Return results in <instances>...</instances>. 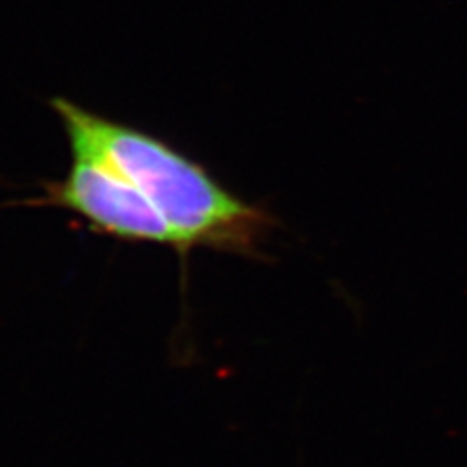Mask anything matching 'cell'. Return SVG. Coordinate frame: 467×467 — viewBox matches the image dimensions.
<instances>
[{"instance_id":"cell-1","label":"cell","mask_w":467,"mask_h":467,"mask_svg":"<svg viewBox=\"0 0 467 467\" xmlns=\"http://www.w3.org/2000/svg\"><path fill=\"white\" fill-rule=\"evenodd\" d=\"M68 150L90 154L125 178L162 214L185 261L197 247L252 255L273 226L265 209L230 193L199 162L149 130L49 98Z\"/></svg>"},{"instance_id":"cell-2","label":"cell","mask_w":467,"mask_h":467,"mask_svg":"<svg viewBox=\"0 0 467 467\" xmlns=\"http://www.w3.org/2000/svg\"><path fill=\"white\" fill-rule=\"evenodd\" d=\"M70 162L61 180L41 182L39 195L0 204L5 207H46L65 211L98 236L117 242L166 245L178 254L180 242L135 185L101 160L68 150Z\"/></svg>"}]
</instances>
